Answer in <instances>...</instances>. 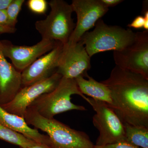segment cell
Here are the masks:
<instances>
[{
	"mask_svg": "<svg viewBox=\"0 0 148 148\" xmlns=\"http://www.w3.org/2000/svg\"><path fill=\"white\" fill-rule=\"evenodd\" d=\"M85 101L96 113L92 117V123L99 135L95 145L105 146L125 141L123 123L108 104L87 97Z\"/></svg>",
	"mask_w": 148,
	"mask_h": 148,
	"instance_id": "cell-6",
	"label": "cell"
},
{
	"mask_svg": "<svg viewBox=\"0 0 148 148\" xmlns=\"http://www.w3.org/2000/svg\"><path fill=\"white\" fill-rule=\"evenodd\" d=\"M94 148H141L136 147L129 143L123 141L119 142L112 145H107L103 146H94Z\"/></svg>",
	"mask_w": 148,
	"mask_h": 148,
	"instance_id": "cell-20",
	"label": "cell"
},
{
	"mask_svg": "<svg viewBox=\"0 0 148 148\" xmlns=\"http://www.w3.org/2000/svg\"><path fill=\"white\" fill-rule=\"evenodd\" d=\"M0 139L20 148H25L36 143L24 135L0 124Z\"/></svg>",
	"mask_w": 148,
	"mask_h": 148,
	"instance_id": "cell-17",
	"label": "cell"
},
{
	"mask_svg": "<svg viewBox=\"0 0 148 148\" xmlns=\"http://www.w3.org/2000/svg\"><path fill=\"white\" fill-rule=\"evenodd\" d=\"M123 124L125 142L139 147L148 148V127Z\"/></svg>",
	"mask_w": 148,
	"mask_h": 148,
	"instance_id": "cell-16",
	"label": "cell"
},
{
	"mask_svg": "<svg viewBox=\"0 0 148 148\" xmlns=\"http://www.w3.org/2000/svg\"><path fill=\"white\" fill-rule=\"evenodd\" d=\"M50 148L47 145H45V144H41V143H35L34 144L32 145L29 146V147H27L25 148Z\"/></svg>",
	"mask_w": 148,
	"mask_h": 148,
	"instance_id": "cell-27",
	"label": "cell"
},
{
	"mask_svg": "<svg viewBox=\"0 0 148 148\" xmlns=\"http://www.w3.org/2000/svg\"><path fill=\"white\" fill-rule=\"evenodd\" d=\"M21 88V73L7 60L2 51L0 40V105L12 101Z\"/></svg>",
	"mask_w": 148,
	"mask_h": 148,
	"instance_id": "cell-13",
	"label": "cell"
},
{
	"mask_svg": "<svg viewBox=\"0 0 148 148\" xmlns=\"http://www.w3.org/2000/svg\"><path fill=\"white\" fill-rule=\"evenodd\" d=\"M0 26L10 27L9 24L8 16L6 10H0Z\"/></svg>",
	"mask_w": 148,
	"mask_h": 148,
	"instance_id": "cell-22",
	"label": "cell"
},
{
	"mask_svg": "<svg viewBox=\"0 0 148 148\" xmlns=\"http://www.w3.org/2000/svg\"><path fill=\"white\" fill-rule=\"evenodd\" d=\"M101 1L108 8L116 6L123 2L122 0H101Z\"/></svg>",
	"mask_w": 148,
	"mask_h": 148,
	"instance_id": "cell-23",
	"label": "cell"
},
{
	"mask_svg": "<svg viewBox=\"0 0 148 148\" xmlns=\"http://www.w3.org/2000/svg\"><path fill=\"white\" fill-rule=\"evenodd\" d=\"M48 4L50 12L45 19L36 22L35 28L41 36L42 39L65 45L75 27L72 17L73 12L72 6L63 0H51Z\"/></svg>",
	"mask_w": 148,
	"mask_h": 148,
	"instance_id": "cell-5",
	"label": "cell"
},
{
	"mask_svg": "<svg viewBox=\"0 0 148 148\" xmlns=\"http://www.w3.org/2000/svg\"><path fill=\"white\" fill-rule=\"evenodd\" d=\"M64 45L56 42L51 51L37 59L21 72L22 86L47 79L57 72Z\"/></svg>",
	"mask_w": 148,
	"mask_h": 148,
	"instance_id": "cell-12",
	"label": "cell"
},
{
	"mask_svg": "<svg viewBox=\"0 0 148 148\" xmlns=\"http://www.w3.org/2000/svg\"><path fill=\"white\" fill-rule=\"evenodd\" d=\"M0 124L35 142L45 144L49 147V140L47 135L41 134L38 130L30 127L24 118L7 112L1 106Z\"/></svg>",
	"mask_w": 148,
	"mask_h": 148,
	"instance_id": "cell-14",
	"label": "cell"
},
{
	"mask_svg": "<svg viewBox=\"0 0 148 148\" xmlns=\"http://www.w3.org/2000/svg\"><path fill=\"white\" fill-rule=\"evenodd\" d=\"M71 5L76 14L77 21L68 45L79 41L85 33L94 27L109 10L101 0H73Z\"/></svg>",
	"mask_w": 148,
	"mask_h": 148,
	"instance_id": "cell-8",
	"label": "cell"
},
{
	"mask_svg": "<svg viewBox=\"0 0 148 148\" xmlns=\"http://www.w3.org/2000/svg\"><path fill=\"white\" fill-rule=\"evenodd\" d=\"M101 82L110 92L107 104L123 123L148 127V79L116 66Z\"/></svg>",
	"mask_w": 148,
	"mask_h": 148,
	"instance_id": "cell-1",
	"label": "cell"
},
{
	"mask_svg": "<svg viewBox=\"0 0 148 148\" xmlns=\"http://www.w3.org/2000/svg\"><path fill=\"white\" fill-rule=\"evenodd\" d=\"M73 95H79L85 100L87 98L81 92L75 79L62 77L54 90L40 95L29 107L47 119H53L56 115L72 110H86L84 106L72 103Z\"/></svg>",
	"mask_w": 148,
	"mask_h": 148,
	"instance_id": "cell-4",
	"label": "cell"
},
{
	"mask_svg": "<svg viewBox=\"0 0 148 148\" xmlns=\"http://www.w3.org/2000/svg\"><path fill=\"white\" fill-rule=\"evenodd\" d=\"M56 42L42 39L31 46L14 45L8 40H1L2 51L5 57L10 59L18 71L22 72L40 57L50 51Z\"/></svg>",
	"mask_w": 148,
	"mask_h": 148,
	"instance_id": "cell-10",
	"label": "cell"
},
{
	"mask_svg": "<svg viewBox=\"0 0 148 148\" xmlns=\"http://www.w3.org/2000/svg\"><path fill=\"white\" fill-rule=\"evenodd\" d=\"M113 58L116 66L148 79V31L136 33L134 42L113 51Z\"/></svg>",
	"mask_w": 148,
	"mask_h": 148,
	"instance_id": "cell-7",
	"label": "cell"
},
{
	"mask_svg": "<svg viewBox=\"0 0 148 148\" xmlns=\"http://www.w3.org/2000/svg\"><path fill=\"white\" fill-rule=\"evenodd\" d=\"M145 24V18L142 15H139L136 16L134 20L130 24L127 25L129 28H134L135 29H140L144 28Z\"/></svg>",
	"mask_w": 148,
	"mask_h": 148,
	"instance_id": "cell-21",
	"label": "cell"
},
{
	"mask_svg": "<svg viewBox=\"0 0 148 148\" xmlns=\"http://www.w3.org/2000/svg\"><path fill=\"white\" fill-rule=\"evenodd\" d=\"M24 0H12L7 8V13L8 16L10 26L15 28L17 23V17L21 11Z\"/></svg>",
	"mask_w": 148,
	"mask_h": 148,
	"instance_id": "cell-18",
	"label": "cell"
},
{
	"mask_svg": "<svg viewBox=\"0 0 148 148\" xmlns=\"http://www.w3.org/2000/svg\"><path fill=\"white\" fill-rule=\"evenodd\" d=\"M16 28L10 27H1L0 26V33L1 34H13L16 31Z\"/></svg>",
	"mask_w": 148,
	"mask_h": 148,
	"instance_id": "cell-25",
	"label": "cell"
},
{
	"mask_svg": "<svg viewBox=\"0 0 148 148\" xmlns=\"http://www.w3.org/2000/svg\"><path fill=\"white\" fill-rule=\"evenodd\" d=\"M135 37L136 33L130 28L108 25L101 18L94 30L85 33L80 40L91 58L100 52L121 50L132 44Z\"/></svg>",
	"mask_w": 148,
	"mask_h": 148,
	"instance_id": "cell-3",
	"label": "cell"
},
{
	"mask_svg": "<svg viewBox=\"0 0 148 148\" xmlns=\"http://www.w3.org/2000/svg\"><path fill=\"white\" fill-rule=\"evenodd\" d=\"M24 119L28 125L47 133L50 148H94L85 132L72 129L54 118H45L32 107L27 108Z\"/></svg>",
	"mask_w": 148,
	"mask_h": 148,
	"instance_id": "cell-2",
	"label": "cell"
},
{
	"mask_svg": "<svg viewBox=\"0 0 148 148\" xmlns=\"http://www.w3.org/2000/svg\"><path fill=\"white\" fill-rule=\"evenodd\" d=\"M48 3L45 0H29L27 2L28 8L37 14H44L46 12Z\"/></svg>",
	"mask_w": 148,
	"mask_h": 148,
	"instance_id": "cell-19",
	"label": "cell"
},
{
	"mask_svg": "<svg viewBox=\"0 0 148 148\" xmlns=\"http://www.w3.org/2000/svg\"><path fill=\"white\" fill-rule=\"evenodd\" d=\"M78 87L84 95L90 96V98L103 101L110 105L112 101L110 92L106 85L98 82L88 74L84 77L80 76L75 79Z\"/></svg>",
	"mask_w": 148,
	"mask_h": 148,
	"instance_id": "cell-15",
	"label": "cell"
},
{
	"mask_svg": "<svg viewBox=\"0 0 148 148\" xmlns=\"http://www.w3.org/2000/svg\"><path fill=\"white\" fill-rule=\"evenodd\" d=\"M62 77L56 73L47 79L22 87L12 101L0 106L7 112L24 118L27 109L32 103L40 95L54 90Z\"/></svg>",
	"mask_w": 148,
	"mask_h": 148,
	"instance_id": "cell-9",
	"label": "cell"
},
{
	"mask_svg": "<svg viewBox=\"0 0 148 148\" xmlns=\"http://www.w3.org/2000/svg\"><path fill=\"white\" fill-rule=\"evenodd\" d=\"M145 4L144 3V16L145 18V24H144V28L145 29L146 31H148V8H147V2H145Z\"/></svg>",
	"mask_w": 148,
	"mask_h": 148,
	"instance_id": "cell-24",
	"label": "cell"
},
{
	"mask_svg": "<svg viewBox=\"0 0 148 148\" xmlns=\"http://www.w3.org/2000/svg\"><path fill=\"white\" fill-rule=\"evenodd\" d=\"M90 58L81 41L74 44L65 45L56 73L72 79L84 77L91 68Z\"/></svg>",
	"mask_w": 148,
	"mask_h": 148,
	"instance_id": "cell-11",
	"label": "cell"
},
{
	"mask_svg": "<svg viewBox=\"0 0 148 148\" xmlns=\"http://www.w3.org/2000/svg\"><path fill=\"white\" fill-rule=\"evenodd\" d=\"M12 0H0V10H6Z\"/></svg>",
	"mask_w": 148,
	"mask_h": 148,
	"instance_id": "cell-26",
	"label": "cell"
}]
</instances>
